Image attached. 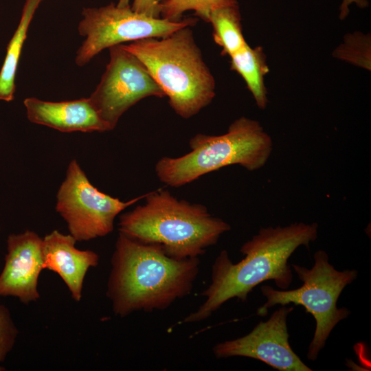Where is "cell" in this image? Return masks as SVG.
Listing matches in <instances>:
<instances>
[{
	"mask_svg": "<svg viewBox=\"0 0 371 371\" xmlns=\"http://www.w3.org/2000/svg\"><path fill=\"white\" fill-rule=\"evenodd\" d=\"M77 240L69 234L54 230L42 238L43 269L56 273L76 302L82 298V286L88 270L99 262L98 254L76 248Z\"/></svg>",
	"mask_w": 371,
	"mask_h": 371,
	"instance_id": "7c38bea8",
	"label": "cell"
},
{
	"mask_svg": "<svg viewBox=\"0 0 371 371\" xmlns=\"http://www.w3.org/2000/svg\"><path fill=\"white\" fill-rule=\"evenodd\" d=\"M130 0H119L117 4L116 5L119 8H126L130 6L129 5Z\"/></svg>",
	"mask_w": 371,
	"mask_h": 371,
	"instance_id": "7402d4cb",
	"label": "cell"
},
{
	"mask_svg": "<svg viewBox=\"0 0 371 371\" xmlns=\"http://www.w3.org/2000/svg\"><path fill=\"white\" fill-rule=\"evenodd\" d=\"M352 3H355L360 8H365L368 6V0H342L340 5L339 19L344 20L349 13V5Z\"/></svg>",
	"mask_w": 371,
	"mask_h": 371,
	"instance_id": "44dd1931",
	"label": "cell"
},
{
	"mask_svg": "<svg viewBox=\"0 0 371 371\" xmlns=\"http://www.w3.org/2000/svg\"><path fill=\"white\" fill-rule=\"evenodd\" d=\"M19 330L9 309L0 304V364L6 359L16 342ZM0 366V370H2Z\"/></svg>",
	"mask_w": 371,
	"mask_h": 371,
	"instance_id": "d6986e66",
	"label": "cell"
},
{
	"mask_svg": "<svg viewBox=\"0 0 371 371\" xmlns=\"http://www.w3.org/2000/svg\"><path fill=\"white\" fill-rule=\"evenodd\" d=\"M43 269L42 238L30 230L10 234L0 273V297H14L25 304L36 302L40 298L38 277Z\"/></svg>",
	"mask_w": 371,
	"mask_h": 371,
	"instance_id": "8fae6325",
	"label": "cell"
},
{
	"mask_svg": "<svg viewBox=\"0 0 371 371\" xmlns=\"http://www.w3.org/2000/svg\"><path fill=\"white\" fill-rule=\"evenodd\" d=\"M293 307L281 306L247 335L219 342L212 348L217 359L233 357L260 360L280 371H312L295 353L289 342L287 317Z\"/></svg>",
	"mask_w": 371,
	"mask_h": 371,
	"instance_id": "30bf717a",
	"label": "cell"
},
{
	"mask_svg": "<svg viewBox=\"0 0 371 371\" xmlns=\"http://www.w3.org/2000/svg\"><path fill=\"white\" fill-rule=\"evenodd\" d=\"M339 59L370 69V37L360 32L345 36L344 43L334 52Z\"/></svg>",
	"mask_w": 371,
	"mask_h": 371,
	"instance_id": "ac0fdd59",
	"label": "cell"
},
{
	"mask_svg": "<svg viewBox=\"0 0 371 371\" xmlns=\"http://www.w3.org/2000/svg\"><path fill=\"white\" fill-rule=\"evenodd\" d=\"M317 232L316 223L261 228L241 246L240 251L245 257L237 263L222 250L212 265L211 282L201 294L205 301L181 323L203 321L233 298L246 302L252 290L267 280L274 281L282 290L287 289L293 281L290 256L302 245L308 248Z\"/></svg>",
	"mask_w": 371,
	"mask_h": 371,
	"instance_id": "6da1fadb",
	"label": "cell"
},
{
	"mask_svg": "<svg viewBox=\"0 0 371 371\" xmlns=\"http://www.w3.org/2000/svg\"><path fill=\"white\" fill-rule=\"evenodd\" d=\"M109 49V62L89 98L111 131L121 116L139 100L166 95L145 65L122 44Z\"/></svg>",
	"mask_w": 371,
	"mask_h": 371,
	"instance_id": "9c48e42d",
	"label": "cell"
},
{
	"mask_svg": "<svg viewBox=\"0 0 371 371\" xmlns=\"http://www.w3.org/2000/svg\"><path fill=\"white\" fill-rule=\"evenodd\" d=\"M131 8L139 14L156 19L161 18L159 0H133Z\"/></svg>",
	"mask_w": 371,
	"mask_h": 371,
	"instance_id": "ffe728a7",
	"label": "cell"
},
{
	"mask_svg": "<svg viewBox=\"0 0 371 371\" xmlns=\"http://www.w3.org/2000/svg\"><path fill=\"white\" fill-rule=\"evenodd\" d=\"M41 2L25 0L19 23L7 47L0 71V100L10 102L14 98L15 76L30 24Z\"/></svg>",
	"mask_w": 371,
	"mask_h": 371,
	"instance_id": "9a60e30c",
	"label": "cell"
},
{
	"mask_svg": "<svg viewBox=\"0 0 371 371\" xmlns=\"http://www.w3.org/2000/svg\"><path fill=\"white\" fill-rule=\"evenodd\" d=\"M0 229H1V228H0Z\"/></svg>",
	"mask_w": 371,
	"mask_h": 371,
	"instance_id": "cb8c5ba5",
	"label": "cell"
},
{
	"mask_svg": "<svg viewBox=\"0 0 371 371\" xmlns=\"http://www.w3.org/2000/svg\"><path fill=\"white\" fill-rule=\"evenodd\" d=\"M237 4V0H162L159 1V11L161 19L179 22L185 12L193 10L194 15L207 22L212 11Z\"/></svg>",
	"mask_w": 371,
	"mask_h": 371,
	"instance_id": "e0dca14e",
	"label": "cell"
},
{
	"mask_svg": "<svg viewBox=\"0 0 371 371\" xmlns=\"http://www.w3.org/2000/svg\"><path fill=\"white\" fill-rule=\"evenodd\" d=\"M189 144L187 154L157 161L155 172L161 182L177 188L234 164L254 171L265 165L273 149L271 138L260 122L244 116L235 120L225 134H196Z\"/></svg>",
	"mask_w": 371,
	"mask_h": 371,
	"instance_id": "5b68a950",
	"label": "cell"
},
{
	"mask_svg": "<svg viewBox=\"0 0 371 371\" xmlns=\"http://www.w3.org/2000/svg\"><path fill=\"white\" fill-rule=\"evenodd\" d=\"M27 119L61 132H104L111 131L89 98L62 102H48L36 98L23 101Z\"/></svg>",
	"mask_w": 371,
	"mask_h": 371,
	"instance_id": "4fadbf2b",
	"label": "cell"
},
{
	"mask_svg": "<svg viewBox=\"0 0 371 371\" xmlns=\"http://www.w3.org/2000/svg\"><path fill=\"white\" fill-rule=\"evenodd\" d=\"M238 4L216 9L210 14L214 42L222 47L221 54L232 56L247 43L243 34Z\"/></svg>",
	"mask_w": 371,
	"mask_h": 371,
	"instance_id": "2e32d148",
	"label": "cell"
},
{
	"mask_svg": "<svg viewBox=\"0 0 371 371\" xmlns=\"http://www.w3.org/2000/svg\"><path fill=\"white\" fill-rule=\"evenodd\" d=\"M146 195L122 201L106 194L91 184L77 161L73 159L58 190L56 210L77 241H88L110 234L117 215Z\"/></svg>",
	"mask_w": 371,
	"mask_h": 371,
	"instance_id": "ba28073f",
	"label": "cell"
},
{
	"mask_svg": "<svg viewBox=\"0 0 371 371\" xmlns=\"http://www.w3.org/2000/svg\"><path fill=\"white\" fill-rule=\"evenodd\" d=\"M314 264L308 269L293 264L295 272L302 285L292 290H277L268 285L260 287L266 302L259 307L256 315L265 317L269 308L276 305L293 303L304 306L315 319L313 337L309 344L306 357L315 361L325 346L327 339L335 326L347 318L350 311L346 307L339 308L337 300L344 288L358 276L356 269L337 270L328 262V256L324 250L317 251L313 256Z\"/></svg>",
	"mask_w": 371,
	"mask_h": 371,
	"instance_id": "8992f818",
	"label": "cell"
},
{
	"mask_svg": "<svg viewBox=\"0 0 371 371\" xmlns=\"http://www.w3.org/2000/svg\"><path fill=\"white\" fill-rule=\"evenodd\" d=\"M145 199L144 204L120 216L119 232L157 245L171 258H199L231 229L203 205L179 200L164 188L147 193Z\"/></svg>",
	"mask_w": 371,
	"mask_h": 371,
	"instance_id": "3957f363",
	"label": "cell"
},
{
	"mask_svg": "<svg viewBox=\"0 0 371 371\" xmlns=\"http://www.w3.org/2000/svg\"><path fill=\"white\" fill-rule=\"evenodd\" d=\"M145 65L180 117L188 119L215 97L214 78L205 63L191 26L162 38H148L123 45Z\"/></svg>",
	"mask_w": 371,
	"mask_h": 371,
	"instance_id": "277c9868",
	"label": "cell"
},
{
	"mask_svg": "<svg viewBox=\"0 0 371 371\" xmlns=\"http://www.w3.org/2000/svg\"><path fill=\"white\" fill-rule=\"evenodd\" d=\"M106 296L115 315L152 312L170 307L192 292L199 258L175 259L155 244L119 232L111 259Z\"/></svg>",
	"mask_w": 371,
	"mask_h": 371,
	"instance_id": "7a4b0ae2",
	"label": "cell"
},
{
	"mask_svg": "<svg viewBox=\"0 0 371 371\" xmlns=\"http://www.w3.org/2000/svg\"><path fill=\"white\" fill-rule=\"evenodd\" d=\"M78 32L85 37L75 59L80 67L87 64L104 49L148 38H162L186 26H194L196 18H186L179 22L156 19L133 11L131 6L119 8L113 2L100 8H87Z\"/></svg>",
	"mask_w": 371,
	"mask_h": 371,
	"instance_id": "52a82bcc",
	"label": "cell"
},
{
	"mask_svg": "<svg viewBox=\"0 0 371 371\" xmlns=\"http://www.w3.org/2000/svg\"><path fill=\"white\" fill-rule=\"evenodd\" d=\"M230 69L245 80L259 109L267 105L265 76L269 72L267 58L261 46L251 47L247 43L240 50L230 56Z\"/></svg>",
	"mask_w": 371,
	"mask_h": 371,
	"instance_id": "5bb4252c",
	"label": "cell"
},
{
	"mask_svg": "<svg viewBox=\"0 0 371 371\" xmlns=\"http://www.w3.org/2000/svg\"><path fill=\"white\" fill-rule=\"evenodd\" d=\"M40 2H41L43 0H38Z\"/></svg>",
	"mask_w": 371,
	"mask_h": 371,
	"instance_id": "603a6c76",
	"label": "cell"
}]
</instances>
